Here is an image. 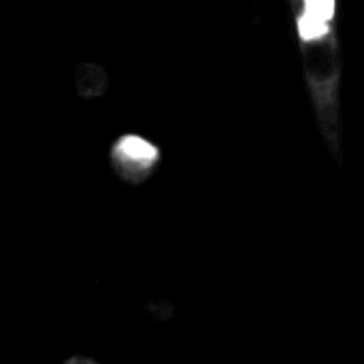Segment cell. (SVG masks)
Here are the masks:
<instances>
[{
  "instance_id": "obj_1",
  "label": "cell",
  "mask_w": 364,
  "mask_h": 364,
  "mask_svg": "<svg viewBox=\"0 0 364 364\" xmlns=\"http://www.w3.org/2000/svg\"><path fill=\"white\" fill-rule=\"evenodd\" d=\"M303 75L322 139L341 162V45L337 0H290Z\"/></svg>"
},
{
  "instance_id": "obj_2",
  "label": "cell",
  "mask_w": 364,
  "mask_h": 364,
  "mask_svg": "<svg viewBox=\"0 0 364 364\" xmlns=\"http://www.w3.org/2000/svg\"><path fill=\"white\" fill-rule=\"evenodd\" d=\"M162 154L156 143L149 139L128 132L122 134L113 141L109 149V162L115 168V173L130 183H141L145 181L154 168L160 164Z\"/></svg>"
},
{
  "instance_id": "obj_3",
  "label": "cell",
  "mask_w": 364,
  "mask_h": 364,
  "mask_svg": "<svg viewBox=\"0 0 364 364\" xmlns=\"http://www.w3.org/2000/svg\"><path fill=\"white\" fill-rule=\"evenodd\" d=\"M109 87V73L100 64L81 62L75 68V92L83 100H94L105 96Z\"/></svg>"
}]
</instances>
